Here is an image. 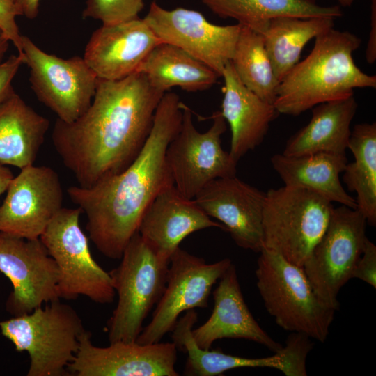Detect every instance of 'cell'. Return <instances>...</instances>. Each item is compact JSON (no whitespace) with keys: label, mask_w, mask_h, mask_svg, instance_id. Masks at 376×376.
<instances>
[{"label":"cell","mask_w":376,"mask_h":376,"mask_svg":"<svg viewBox=\"0 0 376 376\" xmlns=\"http://www.w3.org/2000/svg\"><path fill=\"white\" fill-rule=\"evenodd\" d=\"M165 93L134 72L123 79H98L92 102L77 120L54 123L52 141L64 166L83 187L119 173L142 150Z\"/></svg>","instance_id":"6da1fadb"},{"label":"cell","mask_w":376,"mask_h":376,"mask_svg":"<svg viewBox=\"0 0 376 376\" xmlns=\"http://www.w3.org/2000/svg\"><path fill=\"white\" fill-rule=\"evenodd\" d=\"M182 116L178 95L166 92L147 140L128 167L91 187L67 189L71 201L86 217L89 238L104 256L120 259L146 209L161 191L173 185L166 151L180 130Z\"/></svg>","instance_id":"7a4b0ae2"},{"label":"cell","mask_w":376,"mask_h":376,"mask_svg":"<svg viewBox=\"0 0 376 376\" xmlns=\"http://www.w3.org/2000/svg\"><path fill=\"white\" fill-rule=\"evenodd\" d=\"M361 40L347 31L331 28L315 38L310 54L279 83L274 106L299 116L313 107L354 95L357 88H375L376 76L363 72L353 60Z\"/></svg>","instance_id":"3957f363"},{"label":"cell","mask_w":376,"mask_h":376,"mask_svg":"<svg viewBox=\"0 0 376 376\" xmlns=\"http://www.w3.org/2000/svg\"><path fill=\"white\" fill-rule=\"evenodd\" d=\"M259 253L256 286L267 312L283 329L323 343L336 311L320 301L303 267L274 251Z\"/></svg>","instance_id":"277c9868"},{"label":"cell","mask_w":376,"mask_h":376,"mask_svg":"<svg viewBox=\"0 0 376 376\" xmlns=\"http://www.w3.org/2000/svg\"><path fill=\"white\" fill-rule=\"evenodd\" d=\"M121 262L109 273L118 302L107 323L109 343L134 342L145 319L162 295L169 259L158 253L136 232Z\"/></svg>","instance_id":"5b68a950"},{"label":"cell","mask_w":376,"mask_h":376,"mask_svg":"<svg viewBox=\"0 0 376 376\" xmlns=\"http://www.w3.org/2000/svg\"><path fill=\"white\" fill-rule=\"evenodd\" d=\"M0 329L17 352L29 354L27 376L69 375L68 366L86 331L77 312L60 299L1 321Z\"/></svg>","instance_id":"8992f818"},{"label":"cell","mask_w":376,"mask_h":376,"mask_svg":"<svg viewBox=\"0 0 376 376\" xmlns=\"http://www.w3.org/2000/svg\"><path fill=\"white\" fill-rule=\"evenodd\" d=\"M332 203L306 189L284 185L265 193L263 246L302 267L323 235Z\"/></svg>","instance_id":"52a82bcc"},{"label":"cell","mask_w":376,"mask_h":376,"mask_svg":"<svg viewBox=\"0 0 376 376\" xmlns=\"http://www.w3.org/2000/svg\"><path fill=\"white\" fill-rule=\"evenodd\" d=\"M80 208L62 207L40 237L59 271V299L80 296L97 304L112 303L116 295L109 273L93 258L79 225Z\"/></svg>","instance_id":"ba28073f"},{"label":"cell","mask_w":376,"mask_h":376,"mask_svg":"<svg viewBox=\"0 0 376 376\" xmlns=\"http://www.w3.org/2000/svg\"><path fill=\"white\" fill-rule=\"evenodd\" d=\"M366 220L358 209L334 207L328 226L305 261L303 269L320 301L339 308L337 297L352 279L363 252Z\"/></svg>","instance_id":"9c48e42d"},{"label":"cell","mask_w":376,"mask_h":376,"mask_svg":"<svg viewBox=\"0 0 376 376\" xmlns=\"http://www.w3.org/2000/svg\"><path fill=\"white\" fill-rule=\"evenodd\" d=\"M211 127L200 132L192 120L191 109L182 104L180 130L169 143L166 161L178 191L194 199L210 182L236 175L237 164L221 147L226 123L220 111L214 112Z\"/></svg>","instance_id":"30bf717a"},{"label":"cell","mask_w":376,"mask_h":376,"mask_svg":"<svg viewBox=\"0 0 376 376\" xmlns=\"http://www.w3.org/2000/svg\"><path fill=\"white\" fill-rule=\"evenodd\" d=\"M24 64L29 68L31 88L57 119L71 123L91 105L97 80L83 57L68 58L48 54L22 36Z\"/></svg>","instance_id":"8fae6325"},{"label":"cell","mask_w":376,"mask_h":376,"mask_svg":"<svg viewBox=\"0 0 376 376\" xmlns=\"http://www.w3.org/2000/svg\"><path fill=\"white\" fill-rule=\"evenodd\" d=\"M231 263L229 258L207 263L178 247L170 257L166 286L152 319L136 341L140 344L160 342L172 331L182 312L207 307L213 285Z\"/></svg>","instance_id":"7c38bea8"},{"label":"cell","mask_w":376,"mask_h":376,"mask_svg":"<svg viewBox=\"0 0 376 376\" xmlns=\"http://www.w3.org/2000/svg\"><path fill=\"white\" fill-rule=\"evenodd\" d=\"M0 272L13 285L6 306L13 317L60 299L58 268L40 238L27 240L0 232Z\"/></svg>","instance_id":"4fadbf2b"},{"label":"cell","mask_w":376,"mask_h":376,"mask_svg":"<svg viewBox=\"0 0 376 376\" xmlns=\"http://www.w3.org/2000/svg\"><path fill=\"white\" fill-rule=\"evenodd\" d=\"M143 20L162 42L176 46L203 62L219 77L233 56L241 25L210 23L196 10H166L152 1Z\"/></svg>","instance_id":"5bb4252c"},{"label":"cell","mask_w":376,"mask_h":376,"mask_svg":"<svg viewBox=\"0 0 376 376\" xmlns=\"http://www.w3.org/2000/svg\"><path fill=\"white\" fill-rule=\"evenodd\" d=\"M0 205V232L27 240L39 239L63 207L58 174L47 166L31 165L13 177Z\"/></svg>","instance_id":"9a60e30c"},{"label":"cell","mask_w":376,"mask_h":376,"mask_svg":"<svg viewBox=\"0 0 376 376\" xmlns=\"http://www.w3.org/2000/svg\"><path fill=\"white\" fill-rule=\"evenodd\" d=\"M177 358L173 342L116 341L102 347L93 344L91 334L86 330L67 369L75 376H178Z\"/></svg>","instance_id":"2e32d148"},{"label":"cell","mask_w":376,"mask_h":376,"mask_svg":"<svg viewBox=\"0 0 376 376\" xmlns=\"http://www.w3.org/2000/svg\"><path fill=\"white\" fill-rule=\"evenodd\" d=\"M198 320L194 309L187 311L178 319L172 330V342L178 351L187 354L184 375L188 376H217L240 368H271L285 376H306V358L309 347L297 335H289L285 346L272 356L247 358L225 354L218 350H204L198 346L192 329Z\"/></svg>","instance_id":"e0dca14e"},{"label":"cell","mask_w":376,"mask_h":376,"mask_svg":"<svg viewBox=\"0 0 376 376\" xmlns=\"http://www.w3.org/2000/svg\"><path fill=\"white\" fill-rule=\"evenodd\" d=\"M194 200L210 217L224 226L238 246L261 251L265 193L234 175L210 182Z\"/></svg>","instance_id":"ac0fdd59"},{"label":"cell","mask_w":376,"mask_h":376,"mask_svg":"<svg viewBox=\"0 0 376 376\" xmlns=\"http://www.w3.org/2000/svg\"><path fill=\"white\" fill-rule=\"evenodd\" d=\"M162 42L140 17L102 25L91 35L84 59L100 79L116 81L134 72L151 50Z\"/></svg>","instance_id":"d6986e66"},{"label":"cell","mask_w":376,"mask_h":376,"mask_svg":"<svg viewBox=\"0 0 376 376\" xmlns=\"http://www.w3.org/2000/svg\"><path fill=\"white\" fill-rule=\"evenodd\" d=\"M219 280L213 292L211 315L200 327L192 329V336L198 346L208 350L217 340L242 338L259 343L274 352L281 349L283 346L260 327L249 311L233 263Z\"/></svg>","instance_id":"ffe728a7"},{"label":"cell","mask_w":376,"mask_h":376,"mask_svg":"<svg viewBox=\"0 0 376 376\" xmlns=\"http://www.w3.org/2000/svg\"><path fill=\"white\" fill-rule=\"evenodd\" d=\"M208 228L226 230L222 224L212 220L194 199L182 196L173 185L152 201L137 232L158 253L170 260L186 237Z\"/></svg>","instance_id":"44dd1931"},{"label":"cell","mask_w":376,"mask_h":376,"mask_svg":"<svg viewBox=\"0 0 376 376\" xmlns=\"http://www.w3.org/2000/svg\"><path fill=\"white\" fill-rule=\"evenodd\" d=\"M221 77L224 86L220 113L231 130L229 153L238 162L263 142L279 112L274 104L260 99L240 81L230 61Z\"/></svg>","instance_id":"7402d4cb"},{"label":"cell","mask_w":376,"mask_h":376,"mask_svg":"<svg viewBox=\"0 0 376 376\" xmlns=\"http://www.w3.org/2000/svg\"><path fill=\"white\" fill-rule=\"evenodd\" d=\"M354 95L319 104L307 125L286 142L283 154L301 156L318 152L346 155L350 125L357 110Z\"/></svg>","instance_id":"603a6c76"},{"label":"cell","mask_w":376,"mask_h":376,"mask_svg":"<svg viewBox=\"0 0 376 376\" xmlns=\"http://www.w3.org/2000/svg\"><path fill=\"white\" fill-rule=\"evenodd\" d=\"M270 162L284 185L312 191L331 203L357 209L354 198L348 194L340 180L346 155L318 152L301 156L273 155Z\"/></svg>","instance_id":"cb8c5ba5"},{"label":"cell","mask_w":376,"mask_h":376,"mask_svg":"<svg viewBox=\"0 0 376 376\" xmlns=\"http://www.w3.org/2000/svg\"><path fill=\"white\" fill-rule=\"evenodd\" d=\"M49 128V120L15 92L0 104V164L33 165Z\"/></svg>","instance_id":"d4e9b609"},{"label":"cell","mask_w":376,"mask_h":376,"mask_svg":"<svg viewBox=\"0 0 376 376\" xmlns=\"http://www.w3.org/2000/svg\"><path fill=\"white\" fill-rule=\"evenodd\" d=\"M149 84L166 93L173 87L188 92L205 91L217 81L219 75L207 65L171 44L156 45L139 67Z\"/></svg>","instance_id":"484cf974"},{"label":"cell","mask_w":376,"mask_h":376,"mask_svg":"<svg viewBox=\"0 0 376 376\" xmlns=\"http://www.w3.org/2000/svg\"><path fill=\"white\" fill-rule=\"evenodd\" d=\"M212 13L263 34L270 19L279 16L338 17V6H322L317 0H201Z\"/></svg>","instance_id":"4316f807"},{"label":"cell","mask_w":376,"mask_h":376,"mask_svg":"<svg viewBox=\"0 0 376 376\" xmlns=\"http://www.w3.org/2000/svg\"><path fill=\"white\" fill-rule=\"evenodd\" d=\"M334 17L279 16L269 20L263 34L276 78L280 83L299 61L304 46L334 28Z\"/></svg>","instance_id":"83f0119b"},{"label":"cell","mask_w":376,"mask_h":376,"mask_svg":"<svg viewBox=\"0 0 376 376\" xmlns=\"http://www.w3.org/2000/svg\"><path fill=\"white\" fill-rule=\"evenodd\" d=\"M354 161L347 163L343 180L357 194V208L366 222L376 225V123L355 125L348 143Z\"/></svg>","instance_id":"f1b7e54d"},{"label":"cell","mask_w":376,"mask_h":376,"mask_svg":"<svg viewBox=\"0 0 376 376\" xmlns=\"http://www.w3.org/2000/svg\"><path fill=\"white\" fill-rule=\"evenodd\" d=\"M240 81L263 100L274 104L279 84L263 36L242 26L230 61Z\"/></svg>","instance_id":"f546056e"},{"label":"cell","mask_w":376,"mask_h":376,"mask_svg":"<svg viewBox=\"0 0 376 376\" xmlns=\"http://www.w3.org/2000/svg\"><path fill=\"white\" fill-rule=\"evenodd\" d=\"M145 0H86L84 18L99 20L111 25L139 18Z\"/></svg>","instance_id":"4dcf8cb0"},{"label":"cell","mask_w":376,"mask_h":376,"mask_svg":"<svg viewBox=\"0 0 376 376\" xmlns=\"http://www.w3.org/2000/svg\"><path fill=\"white\" fill-rule=\"evenodd\" d=\"M22 15L13 0H0V29L14 45L18 54L23 58L22 36L15 21Z\"/></svg>","instance_id":"1f68e13d"},{"label":"cell","mask_w":376,"mask_h":376,"mask_svg":"<svg viewBox=\"0 0 376 376\" xmlns=\"http://www.w3.org/2000/svg\"><path fill=\"white\" fill-rule=\"evenodd\" d=\"M360 279L376 288V246L368 238L355 266L352 279Z\"/></svg>","instance_id":"d6a6232c"},{"label":"cell","mask_w":376,"mask_h":376,"mask_svg":"<svg viewBox=\"0 0 376 376\" xmlns=\"http://www.w3.org/2000/svg\"><path fill=\"white\" fill-rule=\"evenodd\" d=\"M22 64L24 60L19 54L10 56L0 64V104L15 92L12 83Z\"/></svg>","instance_id":"836d02e7"},{"label":"cell","mask_w":376,"mask_h":376,"mask_svg":"<svg viewBox=\"0 0 376 376\" xmlns=\"http://www.w3.org/2000/svg\"><path fill=\"white\" fill-rule=\"evenodd\" d=\"M375 0H372L370 31L366 50V58L369 64L376 60V6Z\"/></svg>","instance_id":"e575fe53"},{"label":"cell","mask_w":376,"mask_h":376,"mask_svg":"<svg viewBox=\"0 0 376 376\" xmlns=\"http://www.w3.org/2000/svg\"><path fill=\"white\" fill-rule=\"evenodd\" d=\"M21 15L29 19L36 18L38 14L40 0H13Z\"/></svg>","instance_id":"d590c367"},{"label":"cell","mask_w":376,"mask_h":376,"mask_svg":"<svg viewBox=\"0 0 376 376\" xmlns=\"http://www.w3.org/2000/svg\"><path fill=\"white\" fill-rule=\"evenodd\" d=\"M13 177L8 167L0 164V196L6 191Z\"/></svg>","instance_id":"8d00e7d4"},{"label":"cell","mask_w":376,"mask_h":376,"mask_svg":"<svg viewBox=\"0 0 376 376\" xmlns=\"http://www.w3.org/2000/svg\"><path fill=\"white\" fill-rule=\"evenodd\" d=\"M10 42L9 39L0 29V64L3 62L4 56L8 49Z\"/></svg>","instance_id":"74e56055"},{"label":"cell","mask_w":376,"mask_h":376,"mask_svg":"<svg viewBox=\"0 0 376 376\" xmlns=\"http://www.w3.org/2000/svg\"><path fill=\"white\" fill-rule=\"evenodd\" d=\"M354 0H338L340 6L343 7L350 6Z\"/></svg>","instance_id":"f35d334b"}]
</instances>
